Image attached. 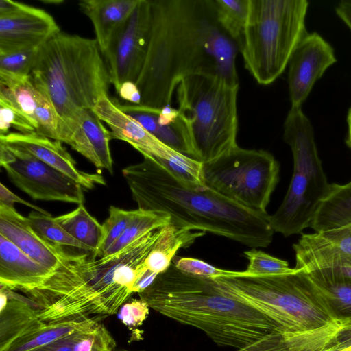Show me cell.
<instances>
[{
  "label": "cell",
  "instance_id": "23",
  "mask_svg": "<svg viewBox=\"0 0 351 351\" xmlns=\"http://www.w3.org/2000/svg\"><path fill=\"white\" fill-rule=\"evenodd\" d=\"M295 267L329 258L351 259V225L335 230L302 234L293 245Z\"/></svg>",
  "mask_w": 351,
  "mask_h": 351
},
{
  "label": "cell",
  "instance_id": "29",
  "mask_svg": "<svg viewBox=\"0 0 351 351\" xmlns=\"http://www.w3.org/2000/svg\"><path fill=\"white\" fill-rule=\"evenodd\" d=\"M55 219L71 236L90 247L93 252L96 250L101 239L102 226L83 204Z\"/></svg>",
  "mask_w": 351,
  "mask_h": 351
},
{
  "label": "cell",
  "instance_id": "4",
  "mask_svg": "<svg viewBox=\"0 0 351 351\" xmlns=\"http://www.w3.org/2000/svg\"><path fill=\"white\" fill-rule=\"evenodd\" d=\"M130 165L122 173L138 208L163 212L178 228L224 237L252 248L272 241L269 215L247 208L206 186L191 189L152 158Z\"/></svg>",
  "mask_w": 351,
  "mask_h": 351
},
{
  "label": "cell",
  "instance_id": "22",
  "mask_svg": "<svg viewBox=\"0 0 351 351\" xmlns=\"http://www.w3.org/2000/svg\"><path fill=\"white\" fill-rule=\"evenodd\" d=\"M138 0H82V12L93 25L95 40L102 55L129 18Z\"/></svg>",
  "mask_w": 351,
  "mask_h": 351
},
{
  "label": "cell",
  "instance_id": "3",
  "mask_svg": "<svg viewBox=\"0 0 351 351\" xmlns=\"http://www.w3.org/2000/svg\"><path fill=\"white\" fill-rule=\"evenodd\" d=\"M156 312L199 329L235 351H287L282 333L268 317L221 291L213 279L195 276L173 263L138 293Z\"/></svg>",
  "mask_w": 351,
  "mask_h": 351
},
{
  "label": "cell",
  "instance_id": "49",
  "mask_svg": "<svg viewBox=\"0 0 351 351\" xmlns=\"http://www.w3.org/2000/svg\"><path fill=\"white\" fill-rule=\"evenodd\" d=\"M324 351H351V347H349V348H343V349H339V350H324Z\"/></svg>",
  "mask_w": 351,
  "mask_h": 351
},
{
  "label": "cell",
  "instance_id": "43",
  "mask_svg": "<svg viewBox=\"0 0 351 351\" xmlns=\"http://www.w3.org/2000/svg\"><path fill=\"white\" fill-rule=\"evenodd\" d=\"M117 93L121 99L132 104L141 105V95L136 83L126 81L120 85Z\"/></svg>",
  "mask_w": 351,
  "mask_h": 351
},
{
  "label": "cell",
  "instance_id": "50",
  "mask_svg": "<svg viewBox=\"0 0 351 351\" xmlns=\"http://www.w3.org/2000/svg\"><path fill=\"white\" fill-rule=\"evenodd\" d=\"M114 351H133V350H129L124 348H119V349H115ZM140 351H144V350H140Z\"/></svg>",
  "mask_w": 351,
  "mask_h": 351
},
{
  "label": "cell",
  "instance_id": "8",
  "mask_svg": "<svg viewBox=\"0 0 351 351\" xmlns=\"http://www.w3.org/2000/svg\"><path fill=\"white\" fill-rule=\"evenodd\" d=\"M306 0H249L245 25L238 41L245 69L261 85L285 71L307 34Z\"/></svg>",
  "mask_w": 351,
  "mask_h": 351
},
{
  "label": "cell",
  "instance_id": "14",
  "mask_svg": "<svg viewBox=\"0 0 351 351\" xmlns=\"http://www.w3.org/2000/svg\"><path fill=\"white\" fill-rule=\"evenodd\" d=\"M328 185L293 171L284 199L271 215L270 225L274 232L285 237L301 234L311 223Z\"/></svg>",
  "mask_w": 351,
  "mask_h": 351
},
{
  "label": "cell",
  "instance_id": "34",
  "mask_svg": "<svg viewBox=\"0 0 351 351\" xmlns=\"http://www.w3.org/2000/svg\"><path fill=\"white\" fill-rule=\"evenodd\" d=\"M213 3L219 24L238 44L246 23L249 0H213Z\"/></svg>",
  "mask_w": 351,
  "mask_h": 351
},
{
  "label": "cell",
  "instance_id": "35",
  "mask_svg": "<svg viewBox=\"0 0 351 351\" xmlns=\"http://www.w3.org/2000/svg\"><path fill=\"white\" fill-rule=\"evenodd\" d=\"M136 210H126L114 206L109 208V215L101 224V237L96 250L92 253L94 258L105 255L108 249L119 239L134 218Z\"/></svg>",
  "mask_w": 351,
  "mask_h": 351
},
{
  "label": "cell",
  "instance_id": "17",
  "mask_svg": "<svg viewBox=\"0 0 351 351\" xmlns=\"http://www.w3.org/2000/svg\"><path fill=\"white\" fill-rule=\"evenodd\" d=\"M0 234L25 254L51 271L56 269L67 254L63 247L39 235L27 217L14 208L0 204Z\"/></svg>",
  "mask_w": 351,
  "mask_h": 351
},
{
  "label": "cell",
  "instance_id": "6",
  "mask_svg": "<svg viewBox=\"0 0 351 351\" xmlns=\"http://www.w3.org/2000/svg\"><path fill=\"white\" fill-rule=\"evenodd\" d=\"M30 77L67 129L75 112L93 109L111 84L97 40L61 31L40 47Z\"/></svg>",
  "mask_w": 351,
  "mask_h": 351
},
{
  "label": "cell",
  "instance_id": "26",
  "mask_svg": "<svg viewBox=\"0 0 351 351\" xmlns=\"http://www.w3.org/2000/svg\"><path fill=\"white\" fill-rule=\"evenodd\" d=\"M121 110L137 121L149 133L158 140L184 155L191 157L186 132L180 117L168 125L158 123L160 110L141 105L117 104ZM192 158V157H191Z\"/></svg>",
  "mask_w": 351,
  "mask_h": 351
},
{
  "label": "cell",
  "instance_id": "32",
  "mask_svg": "<svg viewBox=\"0 0 351 351\" xmlns=\"http://www.w3.org/2000/svg\"><path fill=\"white\" fill-rule=\"evenodd\" d=\"M307 274L337 319L343 326L351 323V283Z\"/></svg>",
  "mask_w": 351,
  "mask_h": 351
},
{
  "label": "cell",
  "instance_id": "40",
  "mask_svg": "<svg viewBox=\"0 0 351 351\" xmlns=\"http://www.w3.org/2000/svg\"><path fill=\"white\" fill-rule=\"evenodd\" d=\"M10 128L21 133L36 132L34 125L22 112L0 101V135L8 134Z\"/></svg>",
  "mask_w": 351,
  "mask_h": 351
},
{
  "label": "cell",
  "instance_id": "36",
  "mask_svg": "<svg viewBox=\"0 0 351 351\" xmlns=\"http://www.w3.org/2000/svg\"><path fill=\"white\" fill-rule=\"evenodd\" d=\"M116 341L99 322L77 332L73 351H114Z\"/></svg>",
  "mask_w": 351,
  "mask_h": 351
},
{
  "label": "cell",
  "instance_id": "48",
  "mask_svg": "<svg viewBox=\"0 0 351 351\" xmlns=\"http://www.w3.org/2000/svg\"><path fill=\"white\" fill-rule=\"evenodd\" d=\"M347 122L348 132L346 143L348 147L351 149V107L349 108L348 112Z\"/></svg>",
  "mask_w": 351,
  "mask_h": 351
},
{
  "label": "cell",
  "instance_id": "47",
  "mask_svg": "<svg viewBox=\"0 0 351 351\" xmlns=\"http://www.w3.org/2000/svg\"><path fill=\"white\" fill-rule=\"evenodd\" d=\"M158 275L147 269L134 285V293H139L147 289L154 282Z\"/></svg>",
  "mask_w": 351,
  "mask_h": 351
},
{
  "label": "cell",
  "instance_id": "10",
  "mask_svg": "<svg viewBox=\"0 0 351 351\" xmlns=\"http://www.w3.org/2000/svg\"><path fill=\"white\" fill-rule=\"evenodd\" d=\"M0 165L10 180L33 199L84 202L80 184L22 149L0 142Z\"/></svg>",
  "mask_w": 351,
  "mask_h": 351
},
{
  "label": "cell",
  "instance_id": "42",
  "mask_svg": "<svg viewBox=\"0 0 351 351\" xmlns=\"http://www.w3.org/2000/svg\"><path fill=\"white\" fill-rule=\"evenodd\" d=\"M14 203L25 204L27 206L33 208L35 211L39 212L46 215H51L50 213L42 209L41 208L33 205L31 203L21 199L18 195H15L14 193L10 191L2 183H0V204L14 208Z\"/></svg>",
  "mask_w": 351,
  "mask_h": 351
},
{
  "label": "cell",
  "instance_id": "37",
  "mask_svg": "<svg viewBox=\"0 0 351 351\" xmlns=\"http://www.w3.org/2000/svg\"><path fill=\"white\" fill-rule=\"evenodd\" d=\"M244 256L249 261L245 271L252 276L283 274L294 270L289 267L287 261L255 248L244 252Z\"/></svg>",
  "mask_w": 351,
  "mask_h": 351
},
{
  "label": "cell",
  "instance_id": "41",
  "mask_svg": "<svg viewBox=\"0 0 351 351\" xmlns=\"http://www.w3.org/2000/svg\"><path fill=\"white\" fill-rule=\"evenodd\" d=\"M148 304L140 300H132L122 304L118 311V319L130 328L141 326L149 314Z\"/></svg>",
  "mask_w": 351,
  "mask_h": 351
},
{
  "label": "cell",
  "instance_id": "33",
  "mask_svg": "<svg viewBox=\"0 0 351 351\" xmlns=\"http://www.w3.org/2000/svg\"><path fill=\"white\" fill-rule=\"evenodd\" d=\"M27 219L32 228L49 242L63 247L93 252V250L71 236L51 215L32 211Z\"/></svg>",
  "mask_w": 351,
  "mask_h": 351
},
{
  "label": "cell",
  "instance_id": "38",
  "mask_svg": "<svg viewBox=\"0 0 351 351\" xmlns=\"http://www.w3.org/2000/svg\"><path fill=\"white\" fill-rule=\"evenodd\" d=\"M40 49H27L0 54V71L21 76L30 75Z\"/></svg>",
  "mask_w": 351,
  "mask_h": 351
},
{
  "label": "cell",
  "instance_id": "18",
  "mask_svg": "<svg viewBox=\"0 0 351 351\" xmlns=\"http://www.w3.org/2000/svg\"><path fill=\"white\" fill-rule=\"evenodd\" d=\"M67 144L79 152L97 169L113 173L110 149L111 132L102 124L93 109L78 110L68 125Z\"/></svg>",
  "mask_w": 351,
  "mask_h": 351
},
{
  "label": "cell",
  "instance_id": "31",
  "mask_svg": "<svg viewBox=\"0 0 351 351\" xmlns=\"http://www.w3.org/2000/svg\"><path fill=\"white\" fill-rule=\"evenodd\" d=\"M149 157L162 166L184 186L191 189L207 186L204 180L202 162L176 150L165 158Z\"/></svg>",
  "mask_w": 351,
  "mask_h": 351
},
{
  "label": "cell",
  "instance_id": "7",
  "mask_svg": "<svg viewBox=\"0 0 351 351\" xmlns=\"http://www.w3.org/2000/svg\"><path fill=\"white\" fill-rule=\"evenodd\" d=\"M239 86L210 74L188 75L177 86L178 110L193 158L208 163L238 146Z\"/></svg>",
  "mask_w": 351,
  "mask_h": 351
},
{
  "label": "cell",
  "instance_id": "1",
  "mask_svg": "<svg viewBox=\"0 0 351 351\" xmlns=\"http://www.w3.org/2000/svg\"><path fill=\"white\" fill-rule=\"evenodd\" d=\"M147 53L136 82L141 105H171L177 86L193 74L216 75L239 85V45L220 26L213 0H149Z\"/></svg>",
  "mask_w": 351,
  "mask_h": 351
},
{
  "label": "cell",
  "instance_id": "20",
  "mask_svg": "<svg viewBox=\"0 0 351 351\" xmlns=\"http://www.w3.org/2000/svg\"><path fill=\"white\" fill-rule=\"evenodd\" d=\"M285 141L293 158V171L328 185L314 138L313 125L302 108L291 107L284 123Z\"/></svg>",
  "mask_w": 351,
  "mask_h": 351
},
{
  "label": "cell",
  "instance_id": "44",
  "mask_svg": "<svg viewBox=\"0 0 351 351\" xmlns=\"http://www.w3.org/2000/svg\"><path fill=\"white\" fill-rule=\"evenodd\" d=\"M77 332L71 333L45 346L30 351H73V343Z\"/></svg>",
  "mask_w": 351,
  "mask_h": 351
},
{
  "label": "cell",
  "instance_id": "30",
  "mask_svg": "<svg viewBox=\"0 0 351 351\" xmlns=\"http://www.w3.org/2000/svg\"><path fill=\"white\" fill-rule=\"evenodd\" d=\"M171 223V217L163 212L137 209L126 230L104 256L114 254L145 234Z\"/></svg>",
  "mask_w": 351,
  "mask_h": 351
},
{
  "label": "cell",
  "instance_id": "19",
  "mask_svg": "<svg viewBox=\"0 0 351 351\" xmlns=\"http://www.w3.org/2000/svg\"><path fill=\"white\" fill-rule=\"evenodd\" d=\"M93 110L101 121L110 127L112 138L128 143L143 156L165 158L173 149L158 140L137 121L121 110L108 95H104L99 99Z\"/></svg>",
  "mask_w": 351,
  "mask_h": 351
},
{
  "label": "cell",
  "instance_id": "12",
  "mask_svg": "<svg viewBox=\"0 0 351 351\" xmlns=\"http://www.w3.org/2000/svg\"><path fill=\"white\" fill-rule=\"evenodd\" d=\"M0 101L22 112L34 125L36 132L66 143L69 132L48 99L35 86L30 75L0 71Z\"/></svg>",
  "mask_w": 351,
  "mask_h": 351
},
{
  "label": "cell",
  "instance_id": "13",
  "mask_svg": "<svg viewBox=\"0 0 351 351\" xmlns=\"http://www.w3.org/2000/svg\"><path fill=\"white\" fill-rule=\"evenodd\" d=\"M332 47L316 32L306 34L289 62L288 84L291 107L302 108L315 83L335 63Z\"/></svg>",
  "mask_w": 351,
  "mask_h": 351
},
{
  "label": "cell",
  "instance_id": "9",
  "mask_svg": "<svg viewBox=\"0 0 351 351\" xmlns=\"http://www.w3.org/2000/svg\"><path fill=\"white\" fill-rule=\"evenodd\" d=\"M206 185L247 208L267 213L278 181L280 166L263 149L239 145L228 154L203 164Z\"/></svg>",
  "mask_w": 351,
  "mask_h": 351
},
{
  "label": "cell",
  "instance_id": "28",
  "mask_svg": "<svg viewBox=\"0 0 351 351\" xmlns=\"http://www.w3.org/2000/svg\"><path fill=\"white\" fill-rule=\"evenodd\" d=\"M98 321L95 318H84L57 322H44L16 339L4 351H30L90 326Z\"/></svg>",
  "mask_w": 351,
  "mask_h": 351
},
{
  "label": "cell",
  "instance_id": "15",
  "mask_svg": "<svg viewBox=\"0 0 351 351\" xmlns=\"http://www.w3.org/2000/svg\"><path fill=\"white\" fill-rule=\"evenodd\" d=\"M60 32L48 12L22 3L14 12L0 16V54L40 48Z\"/></svg>",
  "mask_w": 351,
  "mask_h": 351
},
{
  "label": "cell",
  "instance_id": "27",
  "mask_svg": "<svg viewBox=\"0 0 351 351\" xmlns=\"http://www.w3.org/2000/svg\"><path fill=\"white\" fill-rule=\"evenodd\" d=\"M205 234L202 231L178 228L171 223L163 227L162 234L145 259L146 268L157 274L165 271L180 249L188 247Z\"/></svg>",
  "mask_w": 351,
  "mask_h": 351
},
{
  "label": "cell",
  "instance_id": "39",
  "mask_svg": "<svg viewBox=\"0 0 351 351\" xmlns=\"http://www.w3.org/2000/svg\"><path fill=\"white\" fill-rule=\"evenodd\" d=\"M173 264L180 271L197 277L215 279L219 277L234 276L237 271L216 267L202 260L189 257L177 258Z\"/></svg>",
  "mask_w": 351,
  "mask_h": 351
},
{
  "label": "cell",
  "instance_id": "21",
  "mask_svg": "<svg viewBox=\"0 0 351 351\" xmlns=\"http://www.w3.org/2000/svg\"><path fill=\"white\" fill-rule=\"evenodd\" d=\"M0 234V285L25 291L39 286L51 274Z\"/></svg>",
  "mask_w": 351,
  "mask_h": 351
},
{
  "label": "cell",
  "instance_id": "16",
  "mask_svg": "<svg viewBox=\"0 0 351 351\" xmlns=\"http://www.w3.org/2000/svg\"><path fill=\"white\" fill-rule=\"evenodd\" d=\"M0 142L22 149L41 161L66 175L84 189H92L95 185H106L99 173H88L79 170L76 162L62 145V142L51 139L36 132H9L0 135Z\"/></svg>",
  "mask_w": 351,
  "mask_h": 351
},
{
  "label": "cell",
  "instance_id": "2",
  "mask_svg": "<svg viewBox=\"0 0 351 351\" xmlns=\"http://www.w3.org/2000/svg\"><path fill=\"white\" fill-rule=\"evenodd\" d=\"M162 233V228L152 231L97 259L68 252L43 283L23 292L43 322L114 315L134 293V285L147 270L145 259Z\"/></svg>",
  "mask_w": 351,
  "mask_h": 351
},
{
  "label": "cell",
  "instance_id": "5",
  "mask_svg": "<svg viewBox=\"0 0 351 351\" xmlns=\"http://www.w3.org/2000/svg\"><path fill=\"white\" fill-rule=\"evenodd\" d=\"M218 288L272 320L282 333L287 351H324L343 327L308 274L291 272L213 279Z\"/></svg>",
  "mask_w": 351,
  "mask_h": 351
},
{
  "label": "cell",
  "instance_id": "11",
  "mask_svg": "<svg viewBox=\"0 0 351 351\" xmlns=\"http://www.w3.org/2000/svg\"><path fill=\"white\" fill-rule=\"evenodd\" d=\"M152 27L149 0H138L133 12L103 54L110 83L116 91L120 85L136 83L146 58Z\"/></svg>",
  "mask_w": 351,
  "mask_h": 351
},
{
  "label": "cell",
  "instance_id": "25",
  "mask_svg": "<svg viewBox=\"0 0 351 351\" xmlns=\"http://www.w3.org/2000/svg\"><path fill=\"white\" fill-rule=\"evenodd\" d=\"M7 291L8 304L0 310V351L5 350L16 339L44 323L39 318L37 308L27 299L16 297L12 290L7 289Z\"/></svg>",
  "mask_w": 351,
  "mask_h": 351
},
{
  "label": "cell",
  "instance_id": "46",
  "mask_svg": "<svg viewBox=\"0 0 351 351\" xmlns=\"http://www.w3.org/2000/svg\"><path fill=\"white\" fill-rule=\"evenodd\" d=\"M337 16L351 31V0H342L335 7Z\"/></svg>",
  "mask_w": 351,
  "mask_h": 351
},
{
  "label": "cell",
  "instance_id": "24",
  "mask_svg": "<svg viewBox=\"0 0 351 351\" xmlns=\"http://www.w3.org/2000/svg\"><path fill=\"white\" fill-rule=\"evenodd\" d=\"M351 225V181L329 184L311 223L315 232Z\"/></svg>",
  "mask_w": 351,
  "mask_h": 351
},
{
  "label": "cell",
  "instance_id": "45",
  "mask_svg": "<svg viewBox=\"0 0 351 351\" xmlns=\"http://www.w3.org/2000/svg\"><path fill=\"white\" fill-rule=\"evenodd\" d=\"M351 347V323L344 325L337 333L327 350H339Z\"/></svg>",
  "mask_w": 351,
  "mask_h": 351
}]
</instances>
